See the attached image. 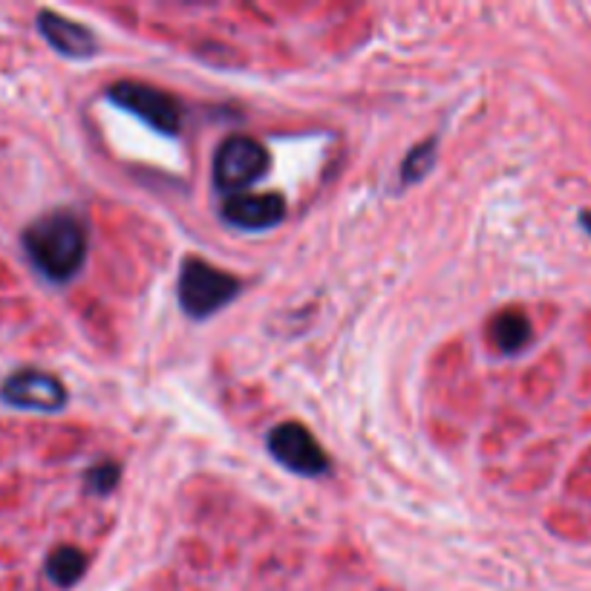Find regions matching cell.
Returning a JSON list of instances; mask_svg holds the SVG:
<instances>
[{"mask_svg": "<svg viewBox=\"0 0 591 591\" xmlns=\"http://www.w3.org/2000/svg\"><path fill=\"white\" fill-rule=\"evenodd\" d=\"M29 263L52 283H67L87 260V225L70 208H55L24 231Z\"/></svg>", "mask_w": 591, "mask_h": 591, "instance_id": "obj_1", "label": "cell"}, {"mask_svg": "<svg viewBox=\"0 0 591 591\" xmlns=\"http://www.w3.org/2000/svg\"><path fill=\"white\" fill-rule=\"evenodd\" d=\"M243 283L199 257H185L179 266V303L188 318L202 321L240 295Z\"/></svg>", "mask_w": 591, "mask_h": 591, "instance_id": "obj_2", "label": "cell"}, {"mask_svg": "<svg viewBox=\"0 0 591 591\" xmlns=\"http://www.w3.org/2000/svg\"><path fill=\"white\" fill-rule=\"evenodd\" d=\"M271 168L269 148L251 136H231L214 153V185L222 194H246Z\"/></svg>", "mask_w": 591, "mask_h": 591, "instance_id": "obj_3", "label": "cell"}, {"mask_svg": "<svg viewBox=\"0 0 591 591\" xmlns=\"http://www.w3.org/2000/svg\"><path fill=\"white\" fill-rule=\"evenodd\" d=\"M107 99L113 104H119L122 110L133 113L136 119L165 133V136H176L179 127H182V107L179 101L173 99L171 93L165 90H156L150 84H142V81H119L107 90Z\"/></svg>", "mask_w": 591, "mask_h": 591, "instance_id": "obj_4", "label": "cell"}, {"mask_svg": "<svg viewBox=\"0 0 591 591\" xmlns=\"http://www.w3.org/2000/svg\"><path fill=\"white\" fill-rule=\"evenodd\" d=\"M269 453L292 473L321 476L329 470V456L318 439L297 421H283L269 433Z\"/></svg>", "mask_w": 591, "mask_h": 591, "instance_id": "obj_5", "label": "cell"}, {"mask_svg": "<svg viewBox=\"0 0 591 591\" xmlns=\"http://www.w3.org/2000/svg\"><path fill=\"white\" fill-rule=\"evenodd\" d=\"M0 398L9 407L32 410V413H58L67 407V390L64 384L41 370H18L9 375L0 387Z\"/></svg>", "mask_w": 591, "mask_h": 591, "instance_id": "obj_6", "label": "cell"}, {"mask_svg": "<svg viewBox=\"0 0 591 591\" xmlns=\"http://www.w3.org/2000/svg\"><path fill=\"white\" fill-rule=\"evenodd\" d=\"M222 220L243 231H266L286 220V199L280 194H234L222 202Z\"/></svg>", "mask_w": 591, "mask_h": 591, "instance_id": "obj_7", "label": "cell"}, {"mask_svg": "<svg viewBox=\"0 0 591 591\" xmlns=\"http://www.w3.org/2000/svg\"><path fill=\"white\" fill-rule=\"evenodd\" d=\"M38 32L47 38L52 50L67 55V58H75V61L93 58L99 52L96 35L87 26L75 24L70 18H64V15H55L50 9L38 12Z\"/></svg>", "mask_w": 591, "mask_h": 591, "instance_id": "obj_8", "label": "cell"}, {"mask_svg": "<svg viewBox=\"0 0 591 591\" xmlns=\"http://www.w3.org/2000/svg\"><path fill=\"white\" fill-rule=\"evenodd\" d=\"M491 341L499 352L514 355L531 341V321L519 309H505L491 321Z\"/></svg>", "mask_w": 591, "mask_h": 591, "instance_id": "obj_9", "label": "cell"}, {"mask_svg": "<svg viewBox=\"0 0 591 591\" xmlns=\"http://www.w3.org/2000/svg\"><path fill=\"white\" fill-rule=\"evenodd\" d=\"M84 571H87V554L75 545H58L47 557V577L58 589L75 586L84 577Z\"/></svg>", "mask_w": 591, "mask_h": 591, "instance_id": "obj_10", "label": "cell"}, {"mask_svg": "<svg viewBox=\"0 0 591 591\" xmlns=\"http://www.w3.org/2000/svg\"><path fill=\"white\" fill-rule=\"evenodd\" d=\"M436 139H427V142H421L416 148L407 153V159L401 162V182L404 185H413V182H419L424 179L427 173L433 171V165H436Z\"/></svg>", "mask_w": 591, "mask_h": 591, "instance_id": "obj_11", "label": "cell"}, {"mask_svg": "<svg viewBox=\"0 0 591 591\" xmlns=\"http://www.w3.org/2000/svg\"><path fill=\"white\" fill-rule=\"evenodd\" d=\"M119 476H122V470H119L116 462H101V465H96V468L87 470L84 482H87V491L90 493H96V496H107V493L116 491Z\"/></svg>", "mask_w": 591, "mask_h": 591, "instance_id": "obj_12", "label": "cell"}, {"mask_svg": "<svg viewBox=\"0 0 591 591\" xmlns=\"http://www.w3.org/2000/svg\"><path fill=\"white\" fill-rule=\"evenodd\" d=\"M580 222H583V228L591 234V211H583V214H580Z\"/></svg>", "mask_w": 591, "mask_h": 591, "instance_id": "obj_13", "label": "cell"}]
</instances>
